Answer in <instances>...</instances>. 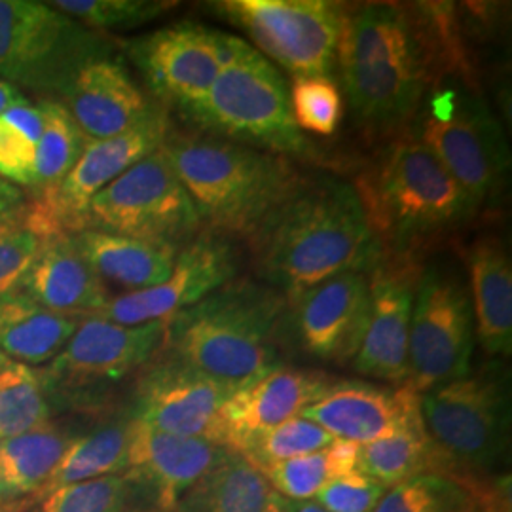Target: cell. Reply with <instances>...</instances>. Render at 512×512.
<instances>
[{"mask_svg":"<svg viewBox=\"0 0 512 512\" xmlns=\"http://www.w3.org/2000/svg\"><path fill=\"white\" fill-rule=\"evenodd\" d=\"M203 228L247 243L308 179L293 160L207 133L171 131L162 145Z\"/></svg>","mask_w":512,"mask_h":512,"instance_id":"cell-3","label":"cell"},{"mask_svg":"<svg viewBox=\"0 0 512 512\" xmlns=\"http://www.w3.org/2000/svg\"><path fill=\"white\" fill-rule=\"evenodd\" d=\"M230 450L215 442L179 437L129 421V482H141L154 495L162 512H175L220 459Z\"/></svg>","mask_w":512,"mask_h":512,"instance_id":"cell-21","label":"cell"},{"mask_svg":"<svg viewBox=\"0 0 512 512\" xmlns=\"http://www.w3.org/2000/svg\"><path fill=\"white\" fill-rule=\"evenodd\" d=\"M23 97L25 95L19 92L16 86H12L0 78V114H4L10 107H14Z\"/></svg>","mask_w":512,"mask_h":512,"instance_id":"cell-44","label":"cell"},{"mask_svg":"<svg viewBox=\"0 0 512 512\" xmlns=\"http://www.w3.org/2000/svg\"><path fill=\"white\" fill-rule=\"evenodd\" d=\"M71 236L101 281L120 285L129 293L160 285L173 272L179 253V247L92 228Z\"/></svg>","mask_w":512,"mask_h":512,"instance_id":"cell-26","label":"cell"},{"mask_svg":"<svg viewBox=\"0 0 512 512\" xmlns=\"http://www.w3.org/2000/svg\"><path fill=\"white\" fill-rule=\"evenodd\" d=\"M475 495L450 476L423 473L389 488L372 512H473Z\"/></svg>","mask_w":512,"mask_h":512,"instance_id":"cell-36","label":"cell"},{"mask_svg":"<svg viewBox=\"0 0 512 512\" xmlns=\"http://www.w3.org/2000/svg\"><path fill=\"white\" fill-rule=\"evenodd\" d=\"M238 274V255L228 239L200 236L179 249L169 277L156 287L110 298L99 317L120 325H147L173 319L215 293Z\"/></svg>","mask_w":512,"mask_h":512,"instance_id":"cell-16","label":"cell"},{"mask_svg":"<svg viewBox=\"0 0 512 512\" xmlns=\"http://www.w3.org/2000/svg\"><path fill=\"white\" fill-rule=\"evenodd\" d=\"M175 512H285V497L253 463L228 452Z\"/></svg>","mask_w":512,"mask_h":512,"instance_id":"cell-28","label":"cell"},{"mask_svg":"<svg viewBox=\"0 0 512 512\" xmlns=\"http://www.w3.org/2000/svg\"><path fill=\"white\" fill-rule=\"evenodd\" d=\"M385 492L380 482L357 469L330 482L313 501L329 512H372Z\"/></svg>","mask_w":512,"mask_h":512,"instance_id":"cell-42","label":"cell"},{"mask_svg":"<svg viewBox=\"0 0 512 512\" xmlns=\"http://www.w3.org/2000/svg\"><path fill=\"white\" fill-rule=\"evenodd\" d=\"M46 423H50V406L40 374L0 355V440L35 431Z\"/></svg>","mask_w":512,"mask_h":512,"instance_id":"cell-34","label":"cell"},{"mask_svg":"<svg viewBox=\"0 0 512 512\" xmlns=\"http://www.w3.org/2000/svg\"><path fill=\"white\" fill-rule=\"evenodd\" d=\"M334 437L329 435L323 427L317 423L306 420L302 416L281 423L260 439L255 440L241 458L247 459L255 467L279 463L287 459L302 458L313 452H319L334 442Z\"/></svg>","mask_w":512,"mask_h":512,"instance_id":"cell-40","label":"cell"},{"mask_svg":"<svg viewBox=\"0 0 512 512\" xmlns=\"http://www.w3.org/2000/svg\"><path fill=\"white\" fill-rule=\"evenodd\" d=\"M183 116L202 133L289 160L308 158L313 152L306 135L294 124L283 76L268 57L232 35L211 90Z\"/></svg>","mask_w":512,"mask_h":512,"instance_id":"cell-6","label":"cell"},{"mask_svg":"<svg viewBox=\"0 0 512 512\" xmlns=\"http://www.w3.org/2000/svg\"><path fill=\"white\" fill-rule=\"evenodd\" d=\"M410 129L476 207L503 192L511 171L507 137L465 74H440L421 99Z\"/></svg>","mask_w":512,"mask_h":512,"instance_id":"cell-7","label":"cell"},{"mask_svg":"<svg viewBox=\"0 0 512 512\" xmlns=\"http://www.w3.org/2000/svg\"><path fill=\"white\" fill-rule=\"evenodd\" d=\"M131 482L126 475L67 484L40 499L38 512H128Z\"/></svg>","mask_w":512,"mask_h":512,"instance_id":"cell-38","label":"cell"},{"mask_svg":"<svg viewBox=\"0 0 512 512\" xmlns=\"http://www.w3.org/2000/svg\"><path fill=\"white\" fill-rule=\"evenodd\" d=\"M423 427L439 454V475L473 490L505 458L511 435V385L499 363L420 395Z\"/></svg>","mask_w":512,"mask_h":512,"instance_id":"cell-8","label":"cell"},{"mask_svg":"<svg viewBox=\"0 0 512 512\" xmlns=\"http://www.w3.org/2000/svg\"><path fill=\"white\" fill-rule=\"evenodd\" d=\"M361 446L336 439L327 448L302 458L256 467L289 501H310L330 482L359 469Z\"/></svg>","mask_w":512,"mask_h":512,"instance_id":"cell-31","label":"cell"},{"mask_svg":"<svg viewBox=\"0 0 512 512\" xmlns=\"http://www.w3.org/2000/svg\"><path fill=\"white\" fill-rule=\"evenodd\" d=\"M228 38L198 23H177L133 40L128 54L152 93L186 114L202 103L217 80Z\"/></svg>","mask_w":512,"mask_h":512,"instance_id":"cell-14","label":"cell"},{"mask_svg":"<svg viewBox=\"0 0 512 512\" xmlns=\"http://www.w3.org/2000/svg\"><path fill=\"white\" fill-rule=\"evenodd\" d=\"M169 129L167 112L160 107L135 128L90 141L61 183L29 196L19 220L40 239L84 230L86 209L93 198L131 165L162 148Z\"/></svg>","mask_w":512,"mask_h":512,"instance_id":"cell-12","label":"cell"},{"mask_svg":"<svg viewBox=\"0 0 512 512\" xmlns=\"http://www.w3.org/2000/svg\"><path fill=\"white\" fill-rule=\"evenodd\" d=\"M236 387L173 357L141 380L135 420L162 433L217 444V414Z\"/></svg>","mask_w":512,"mask_h":512,"instance_id":"cell-20","label":"cell"},{"mask_svg":"<svg viewBox=\"0 0 512 512\" xmlns=\"http://www.w3.org/2000/svg\"><path fill=\"white\" fill-rule=\"evenodd\" d=\"M421 270L418 255L384 251L368 272L370 306L365 338L351 363L355 372L389 384L406 382L410 323Z\"/></svg>","mask_w":512,"mask_h":512,"instance_id":"cell-15","label":"cell"},{"mask_svg":"<svg viewBox=\"0 0 512 512\" xmlns=\"http://www.w3.org/2000/svg\"><path fill=\"white\" fill-rule=\"evenodd\" d=\"M289 300L266 283L232 279L167 321L173 357L203 374L241 385L279 363Z\"/></svg>","mask_w":512,"mask_h":512,"instance_id":"cell-4","label":"cell"},{"mask_svg":"<svg viewBox=\"0 0 512 512\" xmlns=\"http://www.w3.org/2000/svg\"><path fill=\"white\" fill-rule=\"evenodd\" d=\"M19 289L46 310L90 317L110 300L105 283L80 255L71 234H57L40 241L37 256Z\"/></svg>","mask_w":512,"mask_h":512,"instance_id":"cell-24","label":"cell"},{"mask_svg":"<svg viewBox=\"0 0 512 512\" xmlns=\"http://www.w3.org/2000/svg\"><path fill=\"white\" fill-rule=\"evenodd\" d=\"M86 228L181 249L200 236L203 224L164 148H158L93 198Z\"/></svg>","mask_w":512,"mask_h":512,"instance_id":"cell-10","label":"cell"},{"mask_svg":"<svg viewBox=\"0 0 512 512\" xmlns=\"http://www.w3.org/2000/svg\"><path fill=\"white\" fill-rule=\"evenodd\" d=\"M44 116L40 105L23 97L14 107L0 114V177L18 184L19 188H35V167Z\"/></svg>","mask_w":512,"mask_h":512,"instance_id":"cell-35","label":"cell"},{"mask_svg":"<svg viewBox=\"0 0 512 512\" xmlns=\"http://www.w3.org/2000/svg\"><path fill=\"white\" fill-rule=\"evenodd\" d=\"M330 384L319 372L275 366L238 385L217 414V444L241 456L268 431L302 416Z\"/></svg>","mask_w":512,"mask_h":512,"instance_id":"cell-17","label":"cell"},{"mask_svg":"<svg viewBox=\"0 0 512 512\" xmlns=\"http://www.w3.org/2000/svg\"><path fill=\"white\" fill-rule=\"evenodd\" d=\"M418 408L420 395L404 385L387 389L366 382H332L302 418L334 439L363 446L401 429Z\"/></svg>","mask_w":512,"mask_h":512,"instance_id":"cell-23","label":"cell"},{"mask_svg":"<svg viewBox=\"0 0 512 512\" xmlns=\"http://www.w3.org/2000/svg\"><path fill=\"white\" fill-rule=\"evenodd\" d=\"M128 448L129 421L107 425L86 437L71 440L38 495H46L67 484L122 475L128 469Z\"/></svg>","mask_w":512,"mask_h":512,"instance_id":"cell-32","label":"cell"},{"mask_svg":"<svg viewBox=\"0 0 512 512\" xmlns=\"http://www.w3.org/2000/svg\"><path fill=\"white\" fill-rule=\"evenodd\" d=\"M353 186L387 253L418 255L421 245L458 230L478 211L448 169L410 133L385 148Z\"/></svg>","mask_w":512,"mask_h":512,"instance_id":"cell-5","label":"cell"},{"mask_svg":"<svg viewBox=\"0 0 512 512\" xmlns=\"http://www.w3.org/2000/svg\"><path fill=\"white\" fill-rule=\"evenodd\" d=\"M59 103L69 110L88 141L120 135L160 109L148 101L112 52L86 61L59 95Z\"/></svg>","mask_w":512,"mask_h":512,"instance_id":"cell-22","label":"cell"},{"mask_svg":"<svg viewBox=\"0 0 512 512\" xmlns=\"http://www.w3.org/2000/svg\"><path fill=\"white\" fill-rule=\"evenodd\" d=\"M471 304L480 346L492 357L512 351V266L499 239H476L467 251Z\"/></svg>","mask_w":512,"mask_h":512,"instance_id":"cell-25","label":"cell"},{"mask_svg":"<svg viewBox=\"0 0 512 512\" xmlns=\"http://www.w3.org/2000/svg\"><path fill=\"white\" fill-rule=\"evenodd\" d=\"M294 124L300 131L329 137L342 118V93L330 76H296L289 92Z\"/></svg>","mask_w":512,"mask_h":512,"instance_id":"cell-39","label":"cell"},{"mask_svg":"<svg viewBox=\"0 0 512 512\" xmlns=\"http://www.w3.org/2000/svg\"><path fill=\"white\" fill-rule=\"evenodd\" d=\"M368 306V274L348 272L291 298L287 319L304 351L346 365L353 363L365 338Z\"/></svg>","mask_w":512,"mask_h":512,"instance_id":"cell-19","label":"cell"},{"mask_svg":"<svg viewBox=\"0 0 512 512\" xmlns=\"http://www.w3.org/2000/svg\"><path fill=\"white\" fill-rule=\"evenodd\" d=\"M82 319L46 310L18 287L0 296V355L27 366L52 363Z\"/></svg>","mask_w":512,"mask_h":512,"instance_id":"cell-27","label":"cell"},{"mask_svg":"<svg viewBox=\"0 0 512 512\" xmlns=\"http://www.w3.org/2000/svg\"><path fill=\"white\" fill-rule=\"evenodd\" d=\"M473 512H509V511H501V509H494V507H480L478 511Z\"/></svg>","mask_w":512,"mask_h":512,"instance_id":"cell-46","label":"cell"},{"mask_svg":"<svg viewBox=\"0 0 512 512\" xmlns=\"http://www.w3.org/2000/svg\"><path fill=\"white\" fill-rule=\"evenodd\" d=\"M27 202L29 196L23 188L0 177V224L18 220L25 211Z\"/></svg>","mask_w":512,"mask_h":512,"instance_id":"cell-43","label":"cell"},{"mask_svg":"<svg viewBox=\"0 0 512 512\" xmlns=\"http://www.w3.org/2000/svg\"><path fill=\"white\" fill-rule=\"evenodd\" d=\"M50 4L95 33L141 27L175 6L165 0H57Z\"/></svg>","mask_w":512,"mask_h":512,"instance_id":"cell-37","label":"cell"},{"mask_svg":"<svg viewBox=\"0 0 512 512\" xmlns=\"http://www.w3.org/2000/svg\"><path fill=\"white\" fill-rule=\"evenodd\" d=\"M40 241L19 219L0 224V296L21 285L37 256Z\"/></svg>","mask_w":512,"mask_h":512,"instance_id":"cell-41","label":"cell"},{"mask_svg":"<svg viewBox=\"0 0 512 512\" xmlns=\"http://www.w3.org/2000/svg\"><path fill=\"white\" fill-rule=\"evenodd\" d=\"M256 274L287 300L330 277L368 274L384 255L353 184L311 179L249 241Z\"/></svg>","mask_w":512,"mask_h":512,"instance_id":"cell-2","label":"cell"},{"mask_svg":"<svg viewBox=\"0 0 512 512\" xmlns=\"http://www.w3.org/2000/svg\"><path fill=\"white\" fill-rule=\"evenodd\" d=\"M167 323L120 325L99 315L84 317L50 365V378L69 387L126 378L165 346Z\"/></svg>","mask_w":512,"mask_h":512,"instance_id":"cell-18","label":"cell"},{"mask_svg":"<svg viewBox=\"0 0 512 512\" xmlns=\"http://www.w3.org/2000/svg\"><path fill=\"white\" fill-rule=\"evenodd\" d=\"M69 442L52 423L0 440V497L38 494Z\"/></svg>","mask_w":512,"mask_h":512,"instance_id":"cell-30","label":"cell"},{"mask_svg":"<svg viewBox=\"0 0 512 512\" xmlns=\"http://www.w3.org/2000/svg\"><path fill=\"white\" fill-rule=\"evenodd\" d=\"M38 105L44 116V126L38 141L35 188L31 194L50 190L61 183L90 143L76 126L69 110L59 101L42 99Z\"/></svg>","mask_w":512,"mask_h":512,"instance_id":"cell-33","label":"cell"},{"mask_svg":"<svg viewBox=\"0 0 512 512\" xmlns=\"http://www.w3.org/2000/svg\"><path fill=\"white\" fill-rule=\"evenodd\" d=\"M285 512H329L321 505H317L313 499L310 501H289L285 499Z\"/></svg>","mask_w":512,"mask_h":512,"instance_id":"cell-45","label":"cell"},{"mask_svg":"<svg viewBox=\"0 0 512 512\" xmlns=\"http://www.w3.org/2000/svg\"><path fill=\"white\" fill-rule=\"evenodd\" d=\"M475 315L471 294L444 264L421 270L408 340L404 387L425 391L467 376L473 370Z\"/></svg>","mask_w":512,"mask_h":512,"instance_id":"cell-11","label":"cell"},{"mask_svg":"<svg viewBox=\"0 0 512 512\" xmlns=\"http://www.w3.org/2000/svg\"><path fill=\"white\" fill-rule=\"evenodd\" d=\"M215 14L253 38L296 76H329L336 65L346 6L327 0H224ZM264 55V57H266Z\"/></svg>","mask_w":512,"mask_h":512,"instance_id":"cell-13","label":"cell"},{"mask_svg":"<svg viewBox=\"0 0 512 512\" xmlns=\"http://www.w3.org/2000/svg\"><path fill=\"white\" fill-rule=\"evenodd\" d=\"M359 469L385 490L423 473H439V454L423 427L420 408L389 437L363 444Z\"/></svg>","mask_w":512,"mask_h":512,"instance_id":"cell-29","label":"cell"},{"mask_svg":"<svg viewBox=\"0 0 512 512\" xmlns=\"http://www.w3.org/2000/svg\"><path fill=\"white\" fill-rule=\"evenodd\" d=\"M448 14L444 4L346 8L336 63L349 107L366 128H408L431 84L461 65Z\"/></svg>","mask_w":512,"mask_h":512,"instance_id":"cell-1","label":"cell"},{"mask_svg":"<svg viewBox=\"0 0 512 512\" xmlns=\"http://www.w3.org/2000/svg\"><path fill=\"white\" fill-rule=\"evenodd\" d=\"M107 52L105 38L50 2L0 0V78L18 90L59 97L86 61Z\"/></svg>","mask_w":512,"mask_h":512,"instance_id":"cell-9","label":"cell"}]
</instances>
